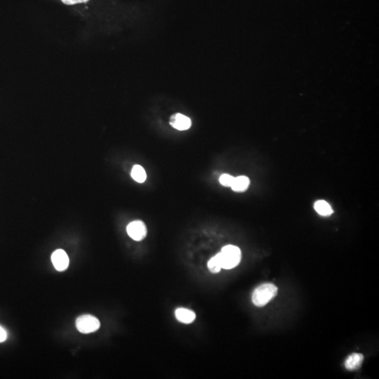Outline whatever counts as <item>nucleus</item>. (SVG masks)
<instances>
[{
  "label": "nucleus",
  "instance_id": "obj_3",
  "mask_svg": "<svg viewBox=\"0 0 379 379\" xmlns=\"http://www.w3.org/2000/svg\"><path fill=\"white\" fill-rule=\"evenodd\" d=\"M101 323L94 316L83 315L76 320V327L83 334H91L100 328Z\"/></svg>",
  "mask_w": 379,
  "mask_h": 379
},
{
  "label": "nucleus",
  "instance_id": "obj_15",
  "mask_svg": "<svg viewBox=\"0 0 379 379\" xmlns=\"http://www.w3.org/2000/svg\"><path fill=\"white\" fill-rule=\"evenodd\" d=\"M7 338V331L0 326V343L4 342Z\"/></svg>",
  "mask_w": 379,
  "mask_h": 379
},
{
  "label": "nucleus",
  "instance_id": "obj_9",
  "mask_svg": "<svg viewBox=\"0 0 379 379\" xmlns=\"http://www.w3.org/2000/svg\"><path fill=\"white\" fill-rule=\"evenodd\" d=\"M250 181L247 176H238L235 178L232 183V189L235 192H243L248 188Z\"/></svg>",
  "mask_w": 379,
  "mask_h": 379
},
{
  "label": "nucleus",
  "instance_id": "obj_1",
  "mask_svg": "<svg viewBox=\"0 0 379 379\" xmlns=\"http://www.w3.org/2000/svg\"><path fill=\"white\" fill-rule=\"evenodd\" d=\"M278 289L271 283H265L256 287L252 294V302L257 307H264L275 298Z\"/></svg>",
  "mask_w": 379,
  "mask_h": 379
},
{
  "label": "nucleus",
  "instance_id": "obj_11",
  "mask_svg": "<svg viewBox=\"0 0 379 379\" xmlns=\"http://www.w3.org/2000/svg\"><path fill=\"white\" fill-rule=\"evenodd\" d=\"M131 176L136 182L140 183V184L146 182V178H147L146 171L140 165H135L133 167L131 170Z\"/></svg>",
  "mask_w": 379,
  "mask_h": 379
},
{
  "label": "nucleus",
  "instance_id": "obj_7",
  "mask_svg": "<svg viewBox=\"0 0 379 379\" xmlns=\"http://www.w3.org/2000/svg\"><path fill=\"white\" fill-rule=\"evenodd\" d=\"M175 316L177 321L184 324H191L195 321L196 315L195 312L187 308H177L175 311Z\"/></svg>",
  "mask_w": 379,
  "mask_h": 379
},
{
  "label": "nucleus",
  "instance_id": "obj_14",
  "mask_svg": "<svg viewBox=\"0 0 379 379\" xmlns=\"http://www.w3.org/2000/svg\"><path fill=\"white\" fill-rule=\"evenodd\" d=\"M62 1L65 5H73L76 4L87 3L89 0H62Z\"/></svg>",
  "mask_w": 379,
  "mask_h": 379
},
{
  "label": "nucleus",
  "instance_id": "obj_13",
  "mask_svg": "<svg viewBox=\"0 0 379 379\" xmlns=\"http://www.w3.org/2000/svg\"><path fill=\"white\" fill-rule=\"evenodd\" d=\"M235 177L230 176L229 174H223L219 178V182L221 184L226 187H231L232 183H233Z\"/></svg>",
  "mask_w": 379,
  "mask_h": 379
},
{
  "label": "nucleus",
  "instance_id": "obj_2",
  "mask_svg": "<svg viewBox=\"0 0 379 379\" xmlns=\"http://www.w3.org/2000/svg\"><path fill=\"white\" fill-rule=\"evenodd\" d=\"M222 268L230 270L235 268L241 262L242 252L239 247L234 245H227L223 247L218 253Z\"/></svg>",
  "mask_w": 379,
  "mask_h": 379
},
{
  "label": "nucleus",
  "instance_id": "obj_5",
  "mask_svg": "<svg viewBox=\"0 0 379 379\" xmlns=\"http://www.w3.org/2000/svg\"><path fill=\"white\" fill-rule=\"evenodd\" d=\"M51 262L56 270L60 272L64 271L69 266V258L66 251L63 249H58L53 253Z\"/></svg>",
  "mask_w": 379,
  "mask_h": 379
},
{
  "label": "nucleus",
  "instance_id": "obj_4",
  "mask_svg": "<svg viewBox=\"0 0 379 379\" xmlns=\"http://www.w3.org/2000/svg\"><path fill=\"white\" fill-rule=\"evenodd\" d=\"M127 233L135 241H142L147 235V228L142 221H134L130 223L127 228Z\"/></svg>",
  "mask_w": 379,
  "mask_h": 379
},
{
  "label": "nucleus",
  "instance_id": "obj_8",
  "mask_svg": "<svg viewBox=\"0 0 379 379\" xmlns=\"http://www.w3.org/2000/svg\"><path fill=\"white\" fill-rule=\"evenodd\" d=\"M364 361V356L361 353L350 355L345 362V367L349 371H355L361 368Z\"/></svg>",
  "mask_w": 379,
  "mask_h": 379
},
{
  "label": "nucleus",
  "instance_id": "obj_12",
  "mask_svg": "<svg viewBox=\"0 0 379 379\" xmlns=\"http://www.w3.org/2000/svg\"><path fill=\"white\" fill-rule=\"evenodd\" d=\"M209 271L212 272V273H218L222 270V263H221L220 258H219L218 254H217L216 256L212 257L209 261L208 264H207Z\"/></svg>",
  "mask_w": 379,
  "mask_h": 379
},
{
  "label": "nucleus",
  "instance_id": "obj_10",
  "mask_svg": "<svg viewBox=\"0 0 379 379\" xmlns=\"http://www.w3.org/2000/svg\"><path fill=\"white\" fill-rule=\"evenodd\" d=\"M314 207H315V209L318 214L322 215V216H330L333 213L331 206L326 201H319L316 202Z\"/></svg>",
  "mask_w": 379,
  "mask_h": 379
},
{
  "label": "nucleus",
  "instance_id": "obj_6",
  "mask_svg": "<svg viewBox=\"0 0 379 379\" xmlns=\"http://www.w3.org/2000/svg\"><path fill=\"white\" fill-rule=\"evenodd\" d=\"M170 125L179 131L187 130L191 127V119L187 116L177 113L171 117Z\"/></svg>",
  "mask_w": 379,
  "mask_h": 379
}]
</instances>
